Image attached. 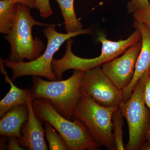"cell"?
I'll list each match as a JSON object with an SVG mask.
<instances>
[{
  "label": "cell",
  "instance_id": "cell-1",
  "mask_svg": "<svg viewBox=\"0 0 150 150\" xmlns=\"http://www.w3.org/2000/svg\"><path fill=\"white\" fill-rule=\"evenodd\" d=\"M98 38L102 44L101 54L92 59H85L75 55L72 51L73 40L72 38L67 40V46L64 55L61 59H53L52 68L58 80H62L63 74L67 70L74 69L86 71L101 67L123 54L131 45L142 39L139 30H136L124 40L112 41L108 39L103 33L100 32Z\"/></svg>",
  "mask_w": 150,
  "mask_h": 150
},
{
  "label": "cell",
  "instance_id": "cell-2",
  "mask_svg": "<svg viewBox=\"0 0 150 150\" xmlns=\"http://www.w3.org/2000/svg\"><path fill=\"white\" fill-rule=\"evenodd\" d=\"M84 71L75 70L65 80L45 81L40 76H33L30 89L33 99L49 100L57 112L71 121L74 111L82 95L81 83Z\"/></svg>",
  "mask_w": 150,
  "mask_h": 150
},
{
  "label": "cell",
  "instance_id": "cell-3",
  "mask_svg": "<svg viewBox=\"0 0 150 150\" xmlns=\"http://www.w3.org/2000/svg\"><path fill=\"white\" fill-rule=\"evenodd\" d=\"M56 25L47 26L43 29V34L47 39V46L44 53L37 59L28 62H16L9 59H2L5 68H9L12 71L13 81L20 77L27 76L43 77L49 81L58 80L51 66L54 54L69 38L92 33L91 28L76 32L60 33L56 30Z\"/></svg>",
  "mask_w": 150,
  "mask_h": 150
},
{
  "label": "cell",
  "instance_id": "cell-4",
  "mask_svg": "<svg viewBox=\"0 0 150 150\" xmlns=\"http://www.w3.org/2000/svg\"><path fill=\"white\" fill-rule=\"evenodd\" d=\"M47 24L35 20L30 13V8L18 3L17 12L13 26L4 38L11 46L9 59L13 62H23L25 59L32 61L37 59L45 50L41 39L33 37L32 28L34 25L47 26Z\"/></svg>",
  "mask_w": 150,
  "mask_h": 150
},
{
  "label": "cell",
  "instance_id": "cell-5",
  "mask_svg": "<svg viewBox=\"0 0 150 150\" xmlns=\"http://www.w3.org/2000/svg\"><path fill=\"white\" fill-rule=\"evenodd\" d=\"M33 106L37 118L48 122L66 141L69 150H96L100 146L91 137L84 124L76 118L69 120L56 111L49 100L33 99Z\"/></svg>",
  "mask_w": 150,
  "mask_h": 150
},
{
  "label": "cell",
  "instance_id": "cell-6",
  "mask_svg": "<svg viewBox=\"0 0 150 150\" xmlns=\"http://www.w3.org/2000/svg\"><path fill=\"white\" fill-rule=\"evenodd\" d=\"M117 106H103L91 97L83 94L75 108L73 119L76 118L81 121L100 146L108 150H115L112 115Z\"/></svg>",
  "mask_w": 150,
  "mask_h": 150
},
{
  "label": "cell",
  "instance_id": "cell-7",
  "mask_svg": "<svg viewBox=\"0 0 150 150\" xmlns=\"http://www.w3.org/2000/svg\"><path fill=\"white\" fill-rule=\"evenodd\" d=\"M143 75L134 86L130 98L118 105L128 123L129 140L126 150H141L150 129V110L145 103Z\"/></svg>",
  "mask_w": 150,
  "mask_h": 150
},
{
  "label": "cell",
  "instance_id": "cell-8",
  "mask_svg": "<svg viewBox=\"0 0 150 150\" xmlns=\"http://www.w3.org/2000/svg\"><path fill=\"white\" fill-rule=\"evenodd\" d=\"M82 95L91 97L105 107L118 106L123 101V91L119 89L103 71L101 67L86 71L81 83Z\"/></svg>",
  "mask_w": 150,
  "mask_h": 150
},
{
  "label": "cell",
  "instance_id": "cell-9",
  "mask_svg": "<svg viewBox=\"0 0 150 150\" xmlns=\"http://www.w3.org/2000/svg\"><path fill=\"white\" fill-rule=\"evenodd\" d=\"M142 46L141 39L130 46L122 56L101 66L103 73L119 89L123 90L132 81Z\"/></svg>",
  "mask_w": 150,
  "mask_h": 150
},
{
  "label": "cell",
  "instance_id": "cell-10",
  "mask_svg": "<svg viewBox=\"0 0 150 150\" xmlns=\"http://www.w3.org/2000/svg\"><path fill=\"white\" fill-rule=\"evenodd\" d=\"M33 99L30 91L27 98L28 119L24 122L21 129V137L19 139L21 146L30 150H47L42 122L35 115L33 106Z\"/></svg>",
  "mask_w": 150,
  "mask_h": 150
},
{
  "label": "cell",
  "instance_id": "cell-11",
  "mask_svg": "<svg viewBox=\"0 0 150 150\" xmlns=\"http://www.w3.org/2000/svg\"><path fill=\"white\" fill-rule=\"evenodd\" d=\"M133 25L141 33L142 46L137 59L134 77L130 85L123 90V101H127L130 98L137 81L150 68V30L145 24L136 21H134Z\"/></svg>",
  "mask_w": 150,
  "mask_h": 150
},
{
  "label": "cell",
  "instance_id": "cell-12",
  "mask_svg": "<svg viewBox=\"0 0 150 150\" xmlns=\"http://www.w3.org/2000/svg\"><path fill=\"white\" fill-rule=\"evenodd\" d=\"M28 109L27 104L18 105L6 112L0 121V135L20 139L22 126L28 119Z\"/></svg>",
  "mask_w": 150,
  "mask_h": 150
},
{
  "label": "cell",
  "instance_id": "cell-13",
  "mask_svg": "<svg viewBox=\"0 0 150 150\" xmlns=\"http://www.w3.org/2000/svg\"><path fill=\"white\" fill-rule=\"evenodd\" d=\"M1 71L4 75L6 83L10 85L11 88L8 93L0 101V118L13 108L27 104V98L30 92L29 89H21L17 87L9 77L5 69L2 60L0 62Z\"/></svg>",
  "mask_w": 150,
  "mask_h": 150
},
{
  "label": "cell",
  "instance_id": "cell-14",
  "mask_svg": "<svg viewBox=\"0 0 150 150\" xmlns=\"http://www.w3.org/2000/svg\"><path fill=\"white\" fill-rule=\"evenodd\" d=\"M18 3L11 0L0 1V32L7 34L10 31L16 18Z\"/></svg>",
  "mask_w": 150,
  "mask_h": 150
},
{
  "label": "cell",
  "instance_id": "cell-15",
  "mask_svg": "<svg viewBox=\"0 0 150 150\" xmlns=\"http://www.w3.org/2000/svg\"><path fill=\"white\" fill-rule=\"evenodd\" d=\"M59 4L64 21L67 33L74 32L83 29L82 24L77 18L74 8V0H55Z\"/></svg>",
  "mask_w": 150,
  "mask_h": 150
},
{
  "label": "cell",
  "instance_id": "cell-16",
  "mask_svg": "<svg viewBox=\"0 0 150 150\" xmlns=\"http://www.w3.org/2000/svg\"><path fill=\"white\" fill-rule=\"evenodd\" d=\"M123 118L124 116L119 106L116 107L112 115L113 135L115 147L117 150L125 149L123 142Z\"/></svg>",
  "mask_w": 150,
  "mask_h": 150
},
{
  "label": "cell",
  "instance_id": "cell-17",
  "mask_svg": "<svg viewBox=\"0 0 150 150\" xmlns=\"http://www.w3.org/2000/svg\"><path fill=\"white\" fill-rule=\"evenodd\" d=\"M45 136L48 143L50 150H68V146L63 137L56 132V130L50 123L44 122Z\"/></svg>",
  "mask_w": 150,
  "mask_h": 150
},
{
  "label": "cell",
  "instance_id": "cell-18",
  "mask_svg": "<svg viewBox=\"0 0 150 150\" xmlns=\"http://www.w3.org/2000/svg\"><path fill=\"white\" fill-rule=\"evenodd\" d=\"M149 1L146 6L133 13V16L134 21L145 24L150 30V0Z\"/></svg>",
  "mask_w": 150,
  "mask_h": 150
},
{
  "label": "cell",
  "instance_id": "cell-19",
  "mask_svg": "<svg viewBox=\"0 0 150 150\" xmlns=\"http://www.w3.org/2000/svg\"><path fill=\"white\" fill-rule=\"evenodd\" d=\"M35 8L39 11L40 16L47 18L52 15L53 11L50 6L49 0H35Z\"/></svg>",
  "mask_w": 150,
  "mask_h": 150
},
{
  "label": "cell",
  "instance_id": "cell-20",
  "mask_svg": "<svg viewBox=\"0 0 150 150\" xmlns=\"http://www.w3.org/2000/svg\"><path fill=\"white\" fill-rule=\"evenodd\" d=\"M145 82L144 99L145 103L150 110V77L148 71L143 74ZM147 142L145 144H150V129L147 136Z\"/></svg>",
  "mask_w": 150,
  "mask_h": 150
},
{
  "label": "cell",
  "instance_id": "cell-21",
  "mask_svg": "<svg viewBox=\"0 0 150 150\" xmlns=\"http://www.w3.org/2000/svg\"><path fill=\"white\" fill-rule=\"evenodd\" d=\"M150 4L149 0H130L127 3V11L129 13H134L144 8Z\"/></svg>",
  "mask_w": 150,
  "mask_h": 150
},
{
  "label": "cell",
  "instance_id": "cell-22",
  "mask_svg": "<svg viewBox=\"0 0 150 150\" xmlns=\"http://www.w3.org/2000/svg\"><path fill=\"white\" fill-rule=\"evenodd\" d=\"M8 137V143L6 145V149L9 150H24L26 148L21 146L20 144L18 138L13 137Z\"/></svg>",
  "mask_w": 150,
  "mask_h": 150
},
{
  "label": "cell",
  "instance_id": "cell-23",
  "mask_svg": "<svg viewBox=\"0 0 150 150\" xmlns=\"http://www.w3.org/2000/svg\"><path fill=\"white\" fill-rule=\"evenodd\" d=\"M17 3L21 4L26 6L29 8H35V0H11Z\"/></svg>",
  "mask_w": 150,
  "mask_h": 150
},
{
  "label": "cell",
  "instance_id": "cell-24",
  "mask_svg": "<svg viewBox=\"0 0 150 150\" xmlns=\"http://www.w3.org/2000/svg\"><path fill=\"white\" fill-rule=\"evenodd\" d=\"M141 150H150V144H145L144 145Z\"/></svg>",
  "mask_w": 150,
  "mask_h": 150
},
{
  "label": "cell",
  "instance_id": "cell-25",
  "mask_svg": "<svg viewBox=\"0 0 150 150\" xmlns=\"http://www.w3.org/2000/svg\"><path fill=\"white\" fill-rule=\"evenodd\" d=\"M148 74H149V76L150 77V68H149V70L148 71Z\"/></svg>",
  "mask_w": 150,
  "mask_h": 150
}]
</instances>
